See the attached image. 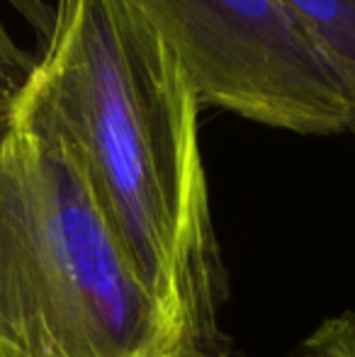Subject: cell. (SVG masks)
Listing matches in <instances>:
<instances>
[{"mask_svg":"<svg viewBox=\"0 0 355 357\" xmlns=\"http://www.w3.org/2000/svg\"><path fill=\"white\" fill-rule=\"evenodd\" d=\"M32 27L3 44L32 98L81 155L90 185L151 296L212 350L224 270L199 142L197 88L129 0H10Z\"/></svg>","mask_w":355,"mask_h":357,"instance_id":"1","label":"cell"},{"mask_svg":"<svg viewBox=\"0 0 355 357\" xmlns=\"http://www.w3.org/2000/svg\"><path fill=\"white\" fill-rule=\"evenodd\" d=\"M307 32L336 73L351 109L348 134L355 137V0H278Z\"/></svg>","mask_w":355,"mask_h":357,"instance_id":"3","label":"cell"},{"mask_svg":"<svg viewBox=\"0 0 355 357\" xmlns=\"http://www.w3.org/2000/svg\"><path fill=\"white\" fill-rule=\"evenodd\" d=\"M222 357H251L229 348ZM278 357H355V314L343 311L326 316L314 331Z\"/></svg>","mask_w":355,"mask_h":357,"instance_id":"4","label":"cell"},{"mask_svg":"<svg viewBox=\"0 0 355 357\" xmlns=\"http://www.w3.org/2000/svg\"><path fill=\"white\" fill-rule=\"evenodd\" d=\"M183 59L202 109L299 137L348 134L336 73L278 0H129Z\"/></svg>","mask_w":355,"mask_h":357,"instance_id":"2","label":"cell"}]
</instances>
